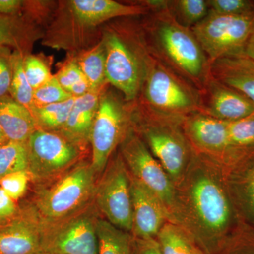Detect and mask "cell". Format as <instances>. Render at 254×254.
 I'll return each mask as SVG.
<instances>
[{
	"instance_id": "obj_9",
	"label": "cell",
	"mask_w": 254,
	"mask_h": 254,
	"mask_svg": "<svg viewBox=\"0 0 254 254\" xmlns=\"http://www.w3.org/2000/svg\"><path fill=\"white\" fill-rule=\"evenodd\" d=\"M127 116L126 110L116 95L102 93L90 136L91 164L96 175L103 173L114 150L125 138L128 131Z\"/></svg>"
},
{
	"instance_id": "obj_23",
	"label": "cell",
	"mask_w": 254,
	"mask_h": 254,
	"mask_svg": "<svg viewBox=\"0 0 254 254\" xmlns=\"http://www.w3.org/2000/svg\"><path fill=\"white\" fill-rule=\"evenodd\" d=\"M76 63L91 87V91L103 89L108 83L105 76V48L104 41L84 52Z\"/></svg>"
},
{
	"instance_id": "obj_8",
	"label": "cell",
	"mask_w": 254,
	"mask_h": 254,
	"mask_svg": "<svg viewBox=\"0 0 254 254\" xmlns=\"http://www.w3.org/2000/svg\"><path fill=\"white\" fill-rule=\"evenodd\" d=\"M94 199L106 220L120 230L132 232L131 175L120 153L102 173L95 187Z\"/></svg>"
},
{
	"instance_id": "obj_2",
	"label": "cell",
	"mask_w": 254,
	"mask_h": 254,
	"mask_svg": "<svg viewBox=\"0 0 254 254\" xmlns=\"http://www.w3.org/2000/svg\"><path fill=\"white\" fill-rule=\"evenodd\" d=\"M195 173L189 180L185 193L192 218L208 236L230 240L241 223L226 183L208 170Z\"/></svg>"
},
{
	"instance_id": "obj_30",
	"label": "cell",
	"mask_w": 254,
	"mask_h": 254,
	"mask_svg": "<svg viewBox=\"0 0 254 254\" xmlns=\"http://www.w3.org/2000/svg\"><path fill=\"white\" fill-rule=\"evenodd\" d=\"M71 98V95L64 89L55 76H53L33 91V108L60 103Z\"/></svg>"
},
{
	"instance_id": "obj_25",
	"label": "cell",
	"mask_w": 254,
	"mask_h": 254,
	"mask_svg": "<svg viewBox=\"0 0 254 254\" xmlns=\"http://www.w3.org/2000/svg\"><path fill=\"white\" fill-rule=\"evenodd\" d=\"M76 98L72 97L65 101L44 105V106L34 107L31 113L34 117L37 125L38 123L46 131H56L60 130L67 122L71 110Z\"/></svg>"
},
{
	"instance_id": "obj_11",
	"label": "cell",
	"mask_w": 254,
	"mask_h": 254,
	"mask_svg": "<svg viewBox=\"0 0 254 254\" xmlns=\"http://www.w3.org/2000/svg\"><path fill=\"white\" fill-rule=\"evenodd\" d=\"M120 153L133 178L154 192L168 211L175 208L177 200L173 182L143 140L128 130L122 141Z\"/></svg>"
},
{
	"instance_id": "obj_36",
	"label": "cell",
	"mask_w": 254,
	"mask_h": 254,
	"mask_svg": "<svg viewBox=\"0 0 254 254\" xmlns=\"http://www.w3.org/2000/svg\"><path fill=\"white\" fill-rule=\"evenodd\" d=\"M11 54L9 48H0V98L9 95L12 78Z\"/></svg>"
},
{
	"instance_id": "obj_29",
	"label": "cell",
	"mask_w": 254,
	"mask_h": 254,
	"mask_svg": "<svg viewBox=\"0 0 254 254\" xmlns=\"http://www.w3.org/2000/svg\"><path fill=\"white\" fill-rule=\"evenodd\" d=\"M229 138L233 148L254 145V113L235 121L228 122Z\"/></svg>"
},
{
	"instance_id": "obj_22",
	"label": "cell",
	"mask_w": 254,
	"mask_h": 254,
	"mask_svg": "<svg viewBox=\"0 0 254 254\" xmlns=\"http://www.w3.org/2000/svg\"><path fill=\"white\" fill-rule=\"evenodd\" d=\"M98 254H132L133 236L114 226L108 220L98 219L97 223Z\"/></svg>"
},
{
	"instance_id": "obj_31",
	"label": "cell",
	"mask_w": 254,
	"mask_h": 254,
	"mask_svg": "<svg viewBox=\"0 0 254 254\" xmlns=\"http://www.w3.org/2000/svg\"><path fill=\"white\" fill-rule=\"evenodd\" d=\"M23 68L28 83L31 85L33 91L53 77L46 64L39 58L33 55L24 56Z\"/></svg>"
},
{
	"instance_id": "obj_7",
	"label": "cell",
	"mask_w": 254,
	"mask_h": 254,
	"mask_svg": "<svg viewBox=\"0 0 254 254\" xmlns=\"http://www.w3.org/2000/svg\"><path fill=\"white\" fill-rule=\"evenodd\" d=\"M98 208L90 203L59 222L43 225V251L51 254H98Z\"/></svg>"
},
{
	"instance_id": "obj_12",
	"label": "cell",
	"mask_w": 254,
	"mask_h": 254,
	"mask_svg": "<svg viewBox=\"0 0 254 254\" xmlns=\"http://www.w3.org/2000/svg\"><path fill=\"white\" fill-rule=\"evenodd\" d=\"M105 76L108 83L122 92L127 101L136 99L144 80L147 55L139 57L118 33L104 39Z\"/></svg>"
},
{
	"instance_id": "obj_3",
	"label": "cell",
	"mask_w": 254,
	"mask_h": 254,
	"mask_svg": "<svg viewBox=\"0 0 254 254\" xmlns=\"http://www.w3.org/2000/svg\"><path fill=\"white\" fill-rule=\"evenodd\" d=\"M146 108L155 113L186 118L201 113V95L152 53L147 55L143 86Z\"/></svg>"
},
{
	"instance_id": "obj_42",
	"label": "cell",
	"mask_w": 254,
	"mask_h": 254,
	"mask_svg": "<svg viewBox=\"0 0 254 254\" xmlns=\"http://www.w3.org/2000/svg\"><path fill=\"white\" fill-rule=\"evenodd\" d=\"M9 141L8 138H6V135H5L4 132L3 131L2 128L0 126V145L4 144V143H7Z\"/></svg>"
},
{
	"instance_id": "obj_41",
	"label": "cell",
	"mask_w": 254,
	"mask_h": 254,
	"mask_svg": "<svg viewBox=\"0 0 254 254\" xmlns=\"http://www.w3.org/2000/svg\"><path fill=\"white\" fill-rule=\"evenodd\" d=\"M242 55H245V56L254 61V27L253 30H252V33H251L247 44H246L243 54Z\"/></svg>"
},
{
	"instance_id": "obj_18",
	"label": "cell",
	"mask_w": 254,
	"mask_h": 254,
	"mask_svg": "<svg viewBox=\"0 0 254 254\" xmlns=\"http://www.w3.org/2000/svg\"><path fill=\"white\" fill-rule=\"evenodd\" d=\"M68 4L75 23L82 28L95 27L114 18L142 14L146 9L113 0H73Z\"/></svg>"
},
{
	"instance_id": "obj_13",
	"label": "cell",
	"mask_w": 254,
	"mask_h": 254,
	"mask_svg": "<svg viewBox=\"0 0 254 254\" xmlns=\"http://www.w3.org/2000/svg\"><path fill=\"white\" fill-rule=\"evenodd\" d=\"M229 195L241 225L254 232V145L234 148L225 158Z\"/></svg>"
},
{
	"instance_id": "obj_28",
	"label": "cell",
	"mask_w": 254,
	"mask_h": 254,
	"mask_svg": "<svg viewBox=\"0 0 254 254\" xmlns=\"http://www.w3.org/2000/svg\"><path fill=\"white\" fill-rule=\"evenodd\" d=\"M170 10L179 22L188 28L199 23L209 13L208 2L205 0L170 1Z\"/></svg>"
},
{
	"instance_id": "obj_40",
	"label": "cell",
	"mask_w": 254,
	"mask_h": 254,
	"mask_svg": "<svg viewBox=\"0 0 254 254\" xmlns=\"http://www.w3.org/2000/svg\"><path fill=\"white\" fill-rule=\"evenodd\" d=\"M23 2L20 0H0V15L15 16L22 8Z\"/></svg>"
},
{
	"instance_id": "obj_24",
	"label": "cell",
	"mask_w": 254,
	"mask_h": 254,
	"mask_svg": "<svg viewBox=\"0 0 254 254\" xmlns=\"http://www.w3.org/2000/svg\"><path fill=\"white\" fill-rule=\"evenodd\" d=\"M156 240L162 254H202L187 234L175 224L165 223Z\"/></svg>"
},
{
	"instance_id": "obj_19",
	"label": "cell",
	"mask_w": 254,
	"mask_h": 254,
	"mask_svg": "<svg viewBox=\"0 0 254 254\" xmlns=\"http://www.w3.org/2000/svg\"><path fill=\"white\" fill-rule=\"evenodd\" d=\"M210 76L254 103V61L244 55L225 57L210 64Z\"/></svg>"
},
{
	"instance_id": "obj_44",
	"label": "cell",
	"mask_w": 254,
	"mask_h": 254,
	"mask_svg": "<svg viewBox=\"0 0 254 254\" xmlns=\"http://www.w3.org/2000/svg\"></svg>"
},
{
	"instance_id": "obj_14",
	"label": "cell",
	"mask_w": 254,
	"mask_h": 254,
	"mask_svg": "<svg viewBox=\"0 0 254 254\" xmlns=\"http://www.w3.org/2000/svg\"><path fill=\"white\" fill-rule=\"evenodd\" d=\"M43 224L33 210L18 211L0 222V254H37L43 252Z\"/></svg>"
},
{
	"instance_id": "obj_34",
	"label": "cell",
	"mask_w": 254,
	"mask_h": 254,
	"mask_svg": "<svg viewBox=\"0 0 254 254\" xmlns=\"http://www.w3.org/2000/svg\"><path fill=\"white\" fill-rule=\"evenodd\" d=\"M30 179L28 171L16 172L0 179V187L16 202L26 193Z\"/></svg>"
},
{
	"instance_id": "obj_39",
	"label": "cell",
	"mask_w": 254,
	"mask_h": 254,
	"mask_svg": "<svg viewBox=\"0 0 254 254\" xmlns=\"http://www.w3.org/2000/svg\"><path fill=\"white\" fill-rule=\"evenodd\" d=\"M132 254H162L156 238L142 240L133 237Z\"/></svg>"
},
{
	"instance_id": "obj_1",
	"label": "cell",
	"mask_w": 254,
	"mask_h": 254,
	"mask_svg": "<svg viewBox=\"0 0 254 254\" xmlns=\"http://www.w3.org/2000/svg\"><path fill=\"white\" fill-rule=\"evenodd\" d=\"M149 26L153 53L198 91H203L210 78V64L190 28L179 22L170 8L155 11Z\"/></svg>"
},
{
	"instance_id": "obj_37",
	"label": "cell",
	"mask_w": 254,
	"mask_h": 254,
	"mask_svg": "<svg viewBox=\"0 0 254 254\" xmlns=\"http://www.w3.org/2000/svg\"><path fill=\"white\" fill-rule=\"evenodd\" d=\"M64 89L69 93L70 90L74 85L83 79H86L76 61L65 65L61 71L55 76Z\"/></svg>"
},
{
	"instance_id": "obj_38",
	"label": "cell",
	"mask_w": 254,
	"mask_h": 254,
	"mask_svg": "<svg viewBox=\"0 0 254 254\" xmlns=\"http://www.w3.org/2000/svg\"><path fill=\"white\" fill-rule=\"evenodd\" d=\"M18 210L14 201L0 187V222L6 221L17 215Z\"/></svg>"
},
{
	"instance_id": "obj_4",
	"label": "cell",
	"mask_w": 254,
	"mask_h": 254,
	"mask_svg": "<svg viewBox=\"0 0 254 254\" xmlns=\"http://www.w3.org/2000/svg\"><path fill=\"white\" fill-rule=\"evenodd\" d=\"M96 176L91 163L76 165L42 190L32 210L44 225L77 213L94 199Z\"/></svg>"
},
{
	"instance_id": "obj_21",
	"label": "cell",
	"mask_w": 254,
	"mask_h": 254,
	"mask_svg": "<svg viewBox=\"0 0 254 254\" xmlns=\"http://www.w3.org/2000/svg\"><path fill=\"white\" fill-rule=\"evenodd\" d=\"M0 126L9 141L24 143L38 128L31 112L9 95L0 98Z\"/></svg>"
},
{
	"instance_id": "obj_43",
	"label": "cell",
	"mask_w": 254,
	"mask_h": 254,
	"mask_svg": "<svg viewBox=\"0 0 254 254\" xmlns=\"http://www.w3.org/2000/svg\"><path fill=\"white\" fill-rule=\"evenodd\" d=\"M50 254L49 253H48V252H39V253L38 254Z\"/></svg>"
},
{
	"instance_id": "obj_27",
	"label": "cell",
	"mask_w": 254,
	"mask_h": 254,
	"mask_svg": "<svg viewBox=\"0 0 254 254\" xmlns=\"http://www.w3.org/2000/svg\"><path fill=\"white\" fill-rule=\"evenodd\" d=\"M26 143L8 141L0 145V179L9 174L28 171Z\"/></svg>"
},
{
	"instance_id": "obj_16",
	"label": "cell",
	"mask_w": 254,
	"mask_h": 254,
	"mask_svg": "<svg viewBox=\"0 0 254 254\" xmlns=\"http://www.w3.org/2000/svg\"><path fill=\"white\" fill-rule=\"evenodd\" d=\"M200 95L201 113L222 121H235L254 113L252 100L211 76Z\"/></svg>"
},
{
	"instance_id": "obj_15",
	"label": "cell",
	"mask_w": 254,
	"mask_h": 254,
	"mask_svg": "<svg viewBox=\"0 0 254 254\" xmlns=\"http://www.w3.org/2000/svg\"><path fill=\"white\" fill-rule=\"evenodd\" d=\"M131 193L133 237L142 240L156 238L170 212L154 192L131 175Z\"/></svg>"
},
{
	"instance_id": "obj_35",
	"label": "cell",
	"mask_w": 254,
	"mask_h": 254,
	"mask_svg": "<svg viewBox=\"0 0 254 254\" xmlns=\"http://www.w3.org/2000/svg\"><path fill=\"white\" fill-rule=\"evenodd\" d=\"M227 247V254H254V232L242 225Z\"/></svg>"
},
{
	"instance_id": "obj_17",
	"label": "cell",
	"mask_w": 254,
	"mask_h": 254,
	"mask_svg": "<svg viewBox=\"0 0 254 254\" xmlns=\"http://www.w3.org/2000/svg\"><path fill=\"white\" fill-rule=\"evenodd\" d=\"M228 122L196 113L187 117L182 128L187 139L197 149L223 158L234 148L229 138Z\"/></svg>"
},
{
	"instance_id": "obj_6",
	"label": "cell",
	"mask_w": 254,
	"mask_h": 254,
	"mask_svg": "<svg viewBox=\"0 0 254 254\" xmlns=\"http://www.w3.org/2000/svg\"><path fill=\"white\" fill-rule=\"evenodd\" d=\"M254 27V11L222 15L209 11L206 17L190 28L210 64L225 57L243 54Z\"/></svg>"
},
{
	"instance_id": "obj_33",
	"label": "cell",
	"mask_w": 254,
	"mask_h": 254,
	"mask_svg": "<svg viewBox=\"0 0 254 254\" xmlns=\"http://www.w3.org/2000/svg\"><path fill=\"white\" fill-rule=\"evenodd\" d=\"M209 11L222 15H242L254 11V1L248 0H208Z\"/></svg>"
},
{
	"instance_id": "obj_32",
	"label": "cell",
	"mask_w": 254,
	"mask_h": 254,
	"mask_svg": "<svg viewBox=\"0 0 254 254\" xmlns=\"http://www.w3.org/2000/svg\"><path fill=\"white\" fill-rule=\"evenodd\" d=\"M22 37L17 19L14 16L0 15V48L14 47L16 50L21 52Z\"/></svg>"
},
{
	"instance_id": "obj_5",
	"label": "cell",
	"mask_w": 254,
	"mask_h": 254,
	"mask_svg": "<svg viewBox=\"0 0 254 254\" xmlns=\"http://www.w3.org/2000/svg\"><path fill=\"white\" fill-rule=\"evenodd\" d=\"M141 132L145 143L172 181H178L190 159V141L182 127L185 118L155 113L145 108Z\"/></svg>"
},
{
	"instance_id": "obj_26",
	"label": "cell",
	"mask_w": 254,
	"mask_h": 254,
	"mask_svg": "<svg viewBox=\"0 0 254 254\" xmlns=\"http://www.w3.org/2000/svg\"><path fill=\"white\" fill-rule=\"evenodd\" d=\"M23 53L15 50L11 54L12 78L9 95L20 104L27 108L30 111L33 108V89L28 83L23 68Z\"/></svg>"
},
{
	"instance_id": "obj_20",
	"label": "cell",
	"mask_w": 254,
	"mask_h": 254,
	"mask_svg": "<svg viewBox=\"0 0 254 254\" xmlns=\"http://www.w3.org/2000/svg\"><path fill=\"white\" fill-rule=\"evenodd\" d=\"M102 90L90 91L76 98L67 122L61 129L62 135L68 141L81 145L90 140Z\"/></svg>"
},
{
	"instance_id": "obj_10",
	"label": "cell",
	"mask_w": 254,
	"mask_h": 254,
	"mask_svg": "<svg viewBox=\"0 0 254 254\" xmlns=\"http://www.w3.org/2000/svg\"><path fill=\"white\" fill-rule=\"evenodd\" d=\"M28 173L31 179L46 180L64 173L80 157L78 145L63 135L37 128L27 143Z\"/></svg>"
}]
</instances>
